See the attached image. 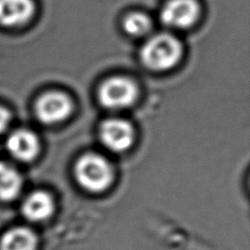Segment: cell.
<instances>
[{"instance_id":"cell-5","label":"cell","mask_w":250,"mask_h":250,"mask_svg":"<svg viewBox=\"0 0 250 250\" xmlns=\"http://www.w3.org/2000/svg\"><path fill=\"white\" fill-rule=\"evenodd\" d=\"M196 0H168L160 14L162 22L174 28H187L192 25L199 16Z\"/></svg>"},{"instance_id":"cell-9","label":"cell","mask_w":250,"mask_h":250,"mask_svg":"<svg viewBox=\"0 0 250 250\" xmlns=\"http://www.w3.org/2000/svg\"><path fill=\"white\" fill-rule=\"evenodd\" d=\"M54 210L52 197L44 191H35L27 196L22 204V213L30 221L47 219Z\"/></svg>"},{"instance_id":"cell-13","label":"cell","mask_w":250,"mask_h":250,"mask_svg":"<svg viewBox=\"0 0 250 250\" xmlns=\"http://www.w3.org/2000/svg\"><path fill=\"white\" fill-rule=\"evenodd\" d=\"M11 119V115L8 109L0 105V133H2L8 126Z\"/></svg>"},{"instance_id":"cell-3","label":"cell","mask_w":250,"mask_h":250,"mask_svg":"<svg viewBox=\"0 0 250 250\" xmlns=\"http://www.w3.org/2000/svg\"><path fill=\"white\" fill-rule=\"evenodd\" d=\"M138 96L135 83L124 76H114L105 80L99 88L100 103L109 109H121L131 105Z\"/></svg>"},{"instance_id":"cell-11","label":"cell","mask_w":250,"mask_h":250,"mask_svg":"<svg viewBox=\"0 0 250 250\" xmlns=\"http://www.w3.org/2000/svg\"><path fill=\"white\" fill-rule=\"evenodd\" d=\"M21 177L13 167L0 162V199H14L21 191Z\"/></svg>"},{"instance_id":"cell-6","label":"cell","mask_w":250,"mask_h":250,"mask_svg":"<svg viewBox=\"0 0 250 250\" xmlns=\"http://www.w3.org/2000/svg\"><path fill=\"white\" fill-rule=\"evenodd\" d=\"M100 137L108 149L120 152L132 145L134 131L127 121L120 118H110L101 125Z\"/></svg>"},{"instance_id":"cell-1","label":"cell","mask_w":250,"mask_h":250,"mask_svg":"<svg viewBox=\"0 0 250 250\" xmlns=\"http://www.w3.org/2000/svg\"><path fill=\"white\" fill-rule=\"evenodd\" d=\"M182 44L173 35L159 33L150 37L142 47L141 59L150 69L163 71L175 66L182 56Z\"/></svg>"},{"instance_id":"cell-12","label":"cell","mask_w":250,"mask_h":250,"mask_svg":"<svg viewBox=\"0 0 250 250\" xmlns=\"http://www.w3.org/2000/svg\"><path fill=\"white\" fill-rule=\"evenodd\" d=\"M123 26L127 33L133 36H142L149 32L151 21L145 14L132 13L125 18Z\"/></svg>"},{"instance_id":"cell-7","label":"cell","mask_w":250,"mask_h":250,"mask_svg":"<svg viewBox=\"0 0 250 250\" xmlns=\"http://www.w3.org/2000/svg\"><path fill=\"white\" fill-rule=\"evenodd\" d=\"M34 12L33 0H0V24L7 27L23 25Z\"/></svg>"},{"instance_id":"cell-8","label":"cell","mask_w":250,"mask_h":250,"mask_svg":"<svg viewBox=\"0 0 250 250\" xmlns=\"http://www.w3.org/2000/svg\"><path fill=\"white\" fill-rule=\"evenodd\" d=\"M7 147L16 158L22 161H29L37 155L39 142L32 132L28 130H18L8 138Z\"/></svg>"},{"instance_id":"cell-10","label":"cell","mask_w":250,"mask_h":250,"mask_svg":"<svg viewBox=\"0 0 250 250\" xmlns=\"http://www.w3.org/2000/svg\"><path fill=\"white\" fill-rule=\"evenodd\" d=\"M37 238L27 228H14L8 230L0 240V250H35Z\"/></svg>"},{"instance_id":"cell-2","label":"cell","mask_w":250,"mask_h":250,"mask_svg":"<svg viewBox=\"0 0 250 250\" xmlns=\"http://www.w3.org/2000/svg\"><path fill=\"white\" fill-rule=\"evenodd\" d=\"M75 176L81 187L89 191L105 189L112 180V169L104 157L88 153L80 157L75 166Z\"/></svg>"},{"instance_id":"cell-4","label":"cell","mask_w":250,"mask_h":250,"mask_svg":"<svg viewBox=\"0 0 250 250\" xmlns=\"http://www.w3.org/2000/svg\"><path fill=\"white\" fill-rule=\"evenodd\" d=\"M72 103L62 92L52 91L42 95L36 102L35 112L40 121L54 124L64 120L71 112Z\"/></svg>"}]
</instances>
